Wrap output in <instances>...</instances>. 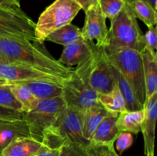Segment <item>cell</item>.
Segmentation results:
<instances>
[{"instance_id": "ac0fdd59", "label": "cell", "mask_w": 157, "mask_h": 156, "mask_svg": "<svg viewBox=\"0 0 157 156\" xmlns=\"http://www.w3.org/2000/svg\"><path fill=\"white\" fill-rule=\"evenodd\" d=\"M18 136H30L24 119L14 121L0 119V154L12 139Z\"/></svg>"}, {"instance_id": "8992f818", "label": "cell", "mask_w": 157, "mask_h": 156, "mask_svg": "<svg viewBox=\"0 0 157 156\" xmlns=\"http://www.w3.org/2000/svg\"><path fill=\"white\" fill-rule=\"evenodd\" d=\"M81 8L74 0H55L40 15L35 23L36 41L43 43L54 31L71 23Z\"/></svg>"}, {"instance_id": "83f0119b", "label": "cell", "mask_w": 157, "mask_h": 156, "mask_svg": "<svg viewBox=\"0 0 157 156\" xmlns=\"http://www.w3.org/2000/svg\"><path fill=\"white\" fill-rule=\"evenodd\" d=\"M87 150L89 156H120L115 151L114 144L90 143L87 146Z\"/></svg>"}, {"instance_id": "74e56055", "label": "cell", "mask_w": 157, "mask_h": 156, "mask_svg": "<svg viewBox=\"0 0 157 156\" xmlns=\"http://www.w3.org/2000/svg\"><path fill=\"white\" fill-rule=\"evenodd\" d=\"M12 84V83H9L8 82V81L0 78V85H6V84Z\"/></svg>"}, {"instance_id": "f546056e", "label": "cell", "mask_w": 157, "mask_h": 156, "mask_svg": "<svg viewBox=\"0 0 157 156\" xmlns=\"http://www.w3.org/2000/svg\"><path fill=\"white\" fill-rule=\"evenodd\" d=\"M115 142H116L117 150L120 154H122V153L128 149L133 144V135L132 133L127 132H120Z\"/></svg>"}, {"instance_id": "44dd1931", "label": "cell", "mask_w": 157, "mask_h": 156, "mask_svg": "<svg viewBox=\"0 0 157 156\" xmlns=\"http://www.w3.org/2000/svg\"><path fill=\"white\" fill-rule=\"evenodd\" d=\"M9 87L15 99L21 104V110L25 113L32 111L39 102L40 99L32 93L25 83H12Z\"/></svg>"}, {"instance_id": "7c38bea8", "label": "cell", "mask_w": 157, "mask_h": 156, "mask_svg": "<svg viewBox=\"0 0 157 156\" xmlns=\"http://www.w3.org/2000/svg\"><path fill=\"white\" fill-rule=\"evenodd\" d=\"M145 117L142 125L144 151L147 156H154L155 129L157 119V93L149 98L144 105Z\"/></svg>"}, {"instance_id": "ffe728a7", "label": "cell", "mask_w": 157, "mask_h": 156, "mask_svg": "<svg viewBox=\"0 0 157 156\" xmlns=\"http://www.w3.org/2000/svg\"><path fill=\"white\" fill-rule=\"evenodd\" d=\"M112 70H113L115 84L125 101L126 110L127 111H136V110H140L144 109V107L140 104V102L136 99V96L128 81L123 76L121 71L113 64H112Z\"/></svg>"}, {"instance_id": "9a60e30c", "label": "cell", "mask_w": 157, "mask_h": 156, "mask_svg": "<svg viewBox=\"0 0 157 156\" xmlns=\"http://www.w3.org/2000/svg\"><path fill=\"white\" fill-rule=\"evenodd\" d=\"M141 54L144 64L147 102L149 98L157 93V57L156 52L147 47L141 52Z\"/></svg>"}, {"instance_id": "4316f807", "label": "cell", "mask_w": 157, "mask_h": 156, "mask_svg": "<svg viewBox=\"0 0 157 156\" xmlns=\"http://www.w3.org/2000/svg\"><path fill=\"white\" fill-rule=\"evenodd\" d=\"M10 84L0 85V106L22 111L21 104L15 99L11 91L10 87H9Z\"/></svg>"}, {"instance_id": "3957f363", "label": "cell", "mask_w": 157, "mask_h": 156, "mask_svg": "<svg viewBox=\"0 0 157 156\" xmlns=\"http://www.w3.org/2000/svg\"><path fill=\"white\" fill-rule=\"evenodd\" d=\"M145 47L144 34L130 5L126 2L121 12L110 20L104 50L107 54L124 48L142 52Z\"/></svg>"}, {"instance_id": "f1b7e54d", "label": "cell", "mask_w": 157, "mask_h": 156, "mask_svg": "<svg viewBox=\"0 0 157 156\" xmlns=\"http://www.w3.org/2000/svg\"><path fill=\"white\" fill-rule=\"evenodd\" d=\"M59 156H89L87 146L75 142L64 145L60 151Z\"/></svg>"}, {"instance_id": "f35d334b", "label": "cell", "mask_w": 157, "mask_h": 156, "mask_svg": "<svg viewBox=\"0 0 157 156\" xmlns=\"http://www.w3.org/2000/svg\"></svg>"}, {"instance_id": "ba28073f", "label": "cell", "mask_w": 157, "mask_h": 156, "mask_svg": "<svg viewBox=\"0 0 157 156\" xmlns=\"http://www.w3.org/2000/svg\"><path fill=\"white\" fill-rule=\"evenodd\" d=\"M35 23L21 8L0 6V37L36 41Z\"/></svg>"}, {"instance_id": "5bb4252c", "label": "cell", "mask_w": 157, "mask_h": 156, "mask_svg": "<svg viewBox=\"0 0 157 156\" xmlns=\"http://www.w3.org/2000/svg\"><path fill=\"white\" fill-rule=\"evenodd\" d=\"M92 43L93 41H86L81 38L64 46L62 54L58 61L67 67L78 65L90 54Z\"/></svg>"}, {"instance_id": "52a82bcc", "label": "cell", "mask_w": 157, "mask_h": 156, "mask_svg": "<svg viewBox=\"0 0 157 156\" xmlns=\"http://www.w3.org/2000/svg\"><path fill=\"white\" fill-rule=\"evenodd\" d=\"M66 106L62 96L41 99L35 109L25 114L30 137L41 142L43 132L56 122Z\"/></svg>"}, {"instance_id": "8d00e7d4", "label": "cell", "mask_w": 157, "mask_h": 156, "mask_svg": "<svg viewBox=\"0 0 157 156\" xmlns=\"http://www.w3.org/2000/svg\"><path fill=\"white\" fill-rule=\"evenodd\" d=\"M7 1L12 5H13V6L20 7V1L21 0H7Z\"/></svg>"}, {"instance_id": "4dcf8cb0", "label": "cell", "mask_w": 157, "mask_h": 156, "mask_svg": "<svg viewBox=\"0 0 157 156\" xmlns=\"http://www.w3.org/2000/svg\"><path fill=\"white\" fill-rule=\"evenodd\" d=\"M25 113L22 111L0 106V119L2 120H22L25 118Z\"/></svg>"}, {"instance_id": "7402d4cb", "label": "cell", "mask_w": 157, "mask_h": 156, "mask_svg": "<svg viewBox=\"0 0 157 156\" xmlns=\"http://www.w3.org/2000/svg\"><path fill=\"white\" fill-rule=\"evenodd\" d=\"M25 83L27 84L32 93L40 100L61 96L63 94V84L47 81Z\"/></svg>"}, {"instance_id": "277c9868", "label": "cell", "mask_w": 157, "mask_h": 156, "mask_svg": "<svg viewBox=\"0 0 157 156\" xmlns=\"http://www.w3.org/2000/svg\"><path fill=\"white\" fill-rule=\"evenodd\" d=\"M41 142L49 149H61L70 142L87 146L90 142L83 136L81 112L66 106L56 122L43 132Z\"/></svg>"}, {"instance_id": "7a4b0ae2", "label": "cell", "mask_w": 157, "mask_h": 156, "mask_svg": "<svg viewBox=\"0 0 157 156\" xmlns=\"http://www.w3.org/2000/svg\"><path fill=\"white\" fill-rule=\"evenodd\" d=\"M94 42L90 54L73 69L71 76L63 82L62 97L67 106L78 111H86L98 104V93L90 84V72L94 56Z\"/></svg>"}, {"instance_id": "484cf974", "label": "cell", "mask_w": 157, "mask_h": 156, "mask_svg": "<svg viewBox=\"0 0 157 156\" xmlns=\"http://www.w3.org/2000/svg\"><path fill=\"white\" fill-rule=\"evenodd\" d=\"M101 10L106 18L112 20L121 12L125 5L124 0H98Z\"/></svg>"}, {"instance_id": "d590c367", "label": "cell", "mask_w": 157, "mask_h": 156, "mask_svg": "<svg viewBox=\"0 0 157 156\" xmlns=\"http://www.w3.org/2000/svg\"><path fill=\"white\" fill-rule=\"evenodd\" d=\"M0 6H4V7H11V8H21L18 7V6H15L12 5L11 3H9L7 0H0Z\"/></svg>"}, {"instance_id": "5b68a950", "label": "cell", "mask_w": 157, "mask_h": 156, "mask_svg": "<svg viewBox=\"0 0 157 156\" xmlns=\"http://www.w3.org/2000/svg\"><path fill=\"white\" fill-rule=\"evenodd\" d=\"M109 60L128 81L143 107L146 102V86L141 52L124 48L107 54Z\"/></svg>"}, {"instance_id": "603a6c76", "label": "cell", "mask_w": 157, "mask_h": 156, "mask_svg": "<svg viewBox=\"0 0 157 156\" xmlns=\"http://www.w3.org/2000/svg\"><path fill=\"white\" fill-rule=\"evenodd\" d=\"M98 101L110 114L118 116L119 113L127 110L125 101L120 93L116 84L110 93L105 94L98 93Z\"/></svg>"}, {"instance_id": "d6a6232c", "label": "cell", "mask_w": 157, "mask_h": 156, "mask_svg": "<svg viewBox=\"0 0 157 156\" xmlns=\"http://www.w3.org/2000/svg\"><path fill=\"white\" fill-rule=\"evenodd\" d=\"M74 1L78 3L81 6V9H83L84 11V12H85L90 8H91L92 6L97 4L98 0H74Z\"/></svg>"}, {"instance_id": "836d02e7", "label": "cell", "mask_w": 157, "mask_h": 156, "mask_svg": "<svg viewBox=\"0 0 157 156\" xmlns=\"http://www.w3.org/2000/svg\"><path fill=\"white\" fill-rule=\"evenodd\" d=\"M60 151L61 149H49L44 147L39 154L36 156H59Z\"/></svg>"}, {"instance_id": "cb8c5ba5", "label": "cell", "mask_w": 157, "mask_h": 156, "mask_svg": "<svg viewBox=\"0 0 157 156\" xmlns=\"http://www.w3.org/2000/svg\"><path fill=\"white\" fill-rule=\"evenodd\" d=\"M81 38H82L81 29H80L78 26L69 23L52 32L46 38V40L65 46Z\"/></svg>"}, {"instance_id": "e575fe53", "label": "cell", "mask_w": 157, "mask_h": 156, "mask_svg": "<svg viewBox=\"0 0 157 156\" xmlns=\"http://www.w3.org/2000/svg\"><path fill=\"white\" fill-rule=\"evenodd\" d=\"M133 1H136V0H124V2L128 3V4L133 2ZM144 1H145L146 2L149 3V4H150V6L155 9V10H157V0H144Z\"/></svg>"}, {"instance_id": "4fadbf2b", "label": "cell", "mask_w": 157, "mask_h": 156, "mask_svg": "<svg viewBox=\"0 0 157 156\" xmlns=\"http://www.w3.org/2000/svg\"><path fill=\"white\" fill-rule=\"evenodd\" d=\"M44 147L41 142L30 136H18L3 148L0 156H36Z\"/></svg>"}, {"instance_id": "d6986e66", "label": "cell", "mask_w": 157, "mask_h": 156, "mask_svg": "<svg viewBox=\"0 0 157 156\" xmlns=\"http://www.w3.org/2000/svg\"><path fill=\"white\" fill-rule=\"evenodd\" d=\"M145 117L144 108L136 111H125L119 113L117 119V127L120 132L138 134L142 129Z\"/></svg>"}, {"instance_id": "2e32d148", "label": "cell", "mask_w": 157, "mask_h": 156, "mask_svg": "<svg viewBox=\"0 0 157 156\" xmlns=\"http://www.w3.org/2000/svg\"><path fill=\"white\" fill-rule=\"evenodd\" d=\"M117 116L109 113L95 130L90 143L108 145L114 144L120 131L117 127Z\"/></svg>"}, {"instance_id": "d4e9b609", "label": "cell", "mask_w": 157, "mask_h": 156, "mask_svg": "<svg viewBox=\"0 0 157 156\" xmlns=\"http://www.w3.org/2000/svg\"><path fill=\"white\" fill-rule=\"evenodd\" d=\"M133 15L143 21L147 27L156 26L157 23V10L144 0H136L130 3Z\"/></svg>"}, {"instance_id": "e0dca14e", "label": "cell", "mask_w": 157, "mask_h": 156, "mask_svg": "<svg viewBox=\"0 0 157 156\" xmlns=\"http://www.w3.org/2000/svg\"><path fill=\"white\" fill-rule=\"evenodd\" d=\"M81 114L83 136L86 140L90 142L96 128L109 113L101 104L98 103L81 113Z\"/></svg>"}, {"instance_id": "8fae6325", "label": "cell", "mask_w": 157, "mask_h": 156, "mask_svg": "<svg viewBox=\"0 0 157 156\" xmlns=\"http://www.w3.org/2000/svg\"><path fill=\"white\" fill-rule=\"evenodd\" d=\"M81 36L86 41H96L98 47H105L108 36L106 18L103 15L98 2L85 12L84 25Z\"/></svg>"}, {"instance_id": "1f68e13d", "label": "cell", "mask_w": 157, "mask_h": 156, "mask_svg": "<svg viewBox=\"0 0 157 156\" xmlns=\"http://www.w3.org/2000/svg\"><path fill=\"white\" fill-rule=\"evenodd\" d=\"M148 31L144 35V41L145 47L153 51L156 52L157 48V33L156 26L148 27Z\"/></svg>"}, {"instance_id": "6da1fadb", "label": "cell", "mask_w": 157, "mask_h": 156, "mask_svg": "<svg viewBox=\"0 0 157 156\" xmlns=\"http://www.w3.org/2000/svg\"><path fill=\"white\" fill-rule=\"evenodd\" d=\"M0 61L26 64L64 79L73 73V69L61 64L38 41L0 37Z\"/></svg>"}, {"instance_id": "9c48e42d", "label": "cell", "mask_w": 157, "mask_h": 156, "mask_svg": "<svg viewBox=\"0 0 157 156\" xmlns=\"http://www.w3.org/2000/svg\"><path fill=\"white\" fill-rule=\"evenodd\" d=\"M0 78L9 83L47 81L63 84L67 80L26 64L2 61H0Z\"/></svg>"}, {"instance_id": "30bf717a", "label": "cell", "mask_w": 157, "mask_h": 156, "mask_svg": "<svg viewBox=\"0 0 157 156\" xmlns=\"http://www.w3.org/2000/svg\"><path fill=\"white\" fill-rule=\"evenodd\" d=\"M94 56L90 72V84L98 93L105 94L115 86L112 64L104 47L94 44Z\"/></svg>"}]
</instances>
